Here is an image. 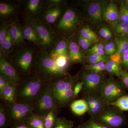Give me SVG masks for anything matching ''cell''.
Masks as SVG:
<instances>
[{
	"label": "cell",
	"instance_id": "cell-1",
	"mask_svg": "<svg viewBox=\"0 0 128 128\" xmlns=\"http://www.w3.org/2000/svg\"><path fill=\"white\" fill-rule=\"evenodd\" d=\"M49 82L36 72L21 79L16 86V102L34 105L42 90Z\"/></svg>",
	"mask_w": 128,
	"mask_h": 128
},
{
	"label": "cell",
	"instance_id": "cell-2",
	"mask_svg": "<svg viewBox=\"0 0 128 128\" xmlns=\"http://www.w3.org/2000/svg\"><path fill=\"white\" fill-rule=\"evenodd\" d=\"M78 81L77 76H67L50 81L52 92L58 108L70 106L75 100L74 89Z\"/></svg>",
	"mask_w": 128,
	"mask_h": 128
},
{
	"label": "cell",
	"instance_id": "cell-3",
	"mask_svg": "<svg viewBox=\"0 0 128 128\" xmlns=\"http://www.w3.org/2000/svg\"><path fill=\"white\" fill-rule=\"evenodd\" d=\"M36 73L50 82L68 75L66 70L60 68L50 56L41 54L36 64Z\"/></svg>",
	"mask_w": 128,
	"mask_h": 128
},
{
	"label": "cell",
	"instance_id": "cell-4",
	"mask_svg": "<svg viewBox=\"0 0 128 128\" xmlns=\"http://www.w3.org/2000/svg\"><path fill=\"white\" fill-rule=\"evenodd\" d=\"M94 119L108 128H120L126 122L122 111L112 105L104 108Z\"/></svg>",
	"mask_w": 128,
	"mask_h": 128
},
{
	"label": "cell",
	"instance_id": "cell-5",
	"mask_svg": "<svg viewBox=\"0 0 128 128\" xmlns=\"http://www.w3.org/2000/svg\"><path fill=\"white\" fill-rule=\"evenodd\" d=\"M9 126L27 122V121L34 113V105L16 102L6 105Z\"/></svg>",
	"mask_w": 128,
	"mask_h": 128
},
{
	"label": "cell",
	"instance_id": "cell-6",
	"mask_svg": "<svg viewBox=\"0 0 128 128\" xmlns=\"http://www.w3.org/2000/svg\"><path fill=\"white\" fill-rule=\"evenodd\" d=\"M50 82L42 90L34 105V113L35 114L44 116L50 110L58 108L53 96Z\"/></svg>",
	"mask_w": 128,
	"mask_h": 128
},
{
	"label": "cell",
	"instance_id": "cell-7",
	"mask_svg": "<svg viewBox=\"0 0 128 128\" xmlns=\"http://www.w3.org/2000/svg\"><path fill=\"white\" fill-rule=\"evenodd\" d=\"M100 95L108 105L126 94L124 88L121 82L111 76L105 80Z\"/></svg>",
	"mask_w": 128,
	"mask_h": 128
},
{
	"label": "cell",
	"instance_id": "cell-8",
	"mask_svg": "<svg viewBox=\"0 0 128 128\" xmlns=\"http://www.w3.org/2000/svg\"><path fill=\"white\" fill-rule=\"evenodd\" d=\"M106 79L100 74L93 72H84L82 75L83 82V95L100 94V92Z\"/></svg>",
	"mask_w": 128,
	"mask_h": 128
},
{
	"label": "cell",
	"instance_id": "cell-9",
	"mask_svg": "<svg viewBox=\"0 0 128 128\" xmlns=\"http://www.w3.org/2000/svg\"><path fill=\"white\" fill-rule=\"evenodd\" d=\"M33 61V52L32 50L26 48L21 49L14 57L15 68L23 74H30Z\"/></svg>",
	"mask_w": 128,
	"mask_h": 128
},
{
	"label": "cell",
	"instance_id": "cell-10",
	"mask_svg": "<svg viewBox=\"0 0 128 128\" xmlns=\"http://www.w3.org/2000/svg\"><path fill=\"white\" fill-rule=\"evenodd\" d=\"M30 24L34 28L39 41V44L45 49L48 48L54 42V36L45 25L40 22L32 20Z\"/></svg>",
	"mask_w": 128,
	"mask_h": 128
},
{
	"label": "cell",
	"instance_id": "cell-11",
	"mask_svg": "<svg viewBox=\"0 0 128 128\" xmlns=\"http://www.w3.org/2000/svg\"><path fill=\"white\" fill-rule=\"evenodd\" d=\"M83 98L87 102L88 113L92 118H95L104 108L108 105L100 94H84Z\"/></svg>",
	"mask_w": 128,
	"mask_h": 128
},
{
	"label": "cell",
	"instance_id": "cell-12",
	"mask_svg": "<svg viewBox=\"0 0 128 128\" xmlns=\"http://www.w3.org/2000/svg\"><path fill=\"white\" fill-rule=\"evenodd\" d=\"M79 22L78 16L71 9L66 10L60 20L57 28L63 32H69L75 28Z\"/></svg>",
	"mask_w": 128,
	"mask_h": 128
},
{
	"label": "cell",
	"instance_id": "cell-13",
	"mask_svg": "<svg viewBox=\"0 0 128 128\" xmlns=\"http://www.w3.org/2000/svg\"><path fill=\"white\" fill-rule=\"evenodd\" d=\"M0 73L11 84L17 86L20 81L16 70L4 57L0 59Z\"/></svg>",
	"mask_w": 128,
	"mask_h": 128
},
{
	"label": "cell",
	"instance_id": "cell-14",
	"mask_svg": "<svg viewBox=\"0 0 128 128\" xmlns=\"http://www.w3.org/2000/svg\"><path fill=\"white\" fill-rule=\"evenodd\" d=\"M106 7L105 3L102 2H92L89 5L88 13L92 22L98 23L102 20Z\"/></svg>",
	"mask_w": 128,
	"mask_h": 128
},
{
	"label": "cell",
	"instance_id": "cell-15",
	"mask_svg": "<svg viewBox=\"0 0 128 128\" xmlns=\"http://www.w3.org/2000/svg\"><path fill=\"white\" fill-rule=\"evenodd\" d=\"M17 86L10 83L0 93L1 99L5 105H11L16 102Z\"/></svg>",
	"mask_w": 128,
	"mask_h": 128
},
{
	"label": "cell",
	"instance_id": "cell-16",
	"mask_svg": "<svg viewBox=\"0 0 128 128\" xmlns=\"http://www.w3.org/2000/svg\"><path fill=\"white\" fill-rule=\"evenodd\" d=\"M119 11L116 4L112 2L105 8L103 18L110 22H115L119 19Z\"/></svg>",
	"mask_w": 128,
	"mask_h": 128
},
{
	"label": "cell",
	"instance_id": "cell-17",
	"mask_svg": "<svg viewBox=\"0 0 128 128\" xmlns=\"http://www.w3.org/2000/svg\"><path fill=\"white\" fill-rule=\"evenodd\" d=\"M10 32L14 44L20 45L24 43L23 30L20 25L17 22H14L10 27Z\"/></svg>",
	"mask_w": 128,
	"mask_h": 128
},
{
	"label": "cell",
	"instance_id": "cell-18",
	"mask_svg": "<svg viewBox=\"0 0 128 128\" xmlns=\"http://www.w3.org/2000/svg\"><path fill=\"white\" fill-rule=\"evenodd\" d=\"M70 106L73 113L78 116H81L88 112V105L83 98L75 100L72 102Z\"/></svg>",
	"mask_w": 128,
	"mask_h": 128
},
{
	"label": "cell",
	"instance_id": "cell-19",
	"mask_svg": "<svg viewBox=\"0 0 128 128\" xmlns=\"http://www.w3.org/2000/svg\"><path fill=\"white\" fill-rule=\"evenodd\" d=\"M69 58L73 63H81L83 60V56L77 44L71 41L69 44Z\"/></svg>",
	"mask_w": 128,
	"mask_h": 128
},
{
	"label": "cell",
	"instance_id": "cell-20",
	"mask_svg": "<svg viewBox=\"0 0 128 128\" xmlns=\"http://www.w3.org/2000/svg\"><path fill=\"white\" fill-rule=\"evenodd\" d=\"M67 42L65 40L59 41L53 49L50 54V57L56 60L60 56H67L68 54Z\"/></svg>",
	"mask_w": 128,
	"mask_h": 128
},
{
	"label": "cell",
	"instance_id": "cell-21",
	"mask_svg": "<svg viewBox=\"0 0 128 128\" xmlns=\"http://www.w3.org/2000/svg\"><path fill=\"white\" fill-rule=\"evenodd\" d=\"M59 108H54L46 114L44 116V128H54L58 119Z\"/></svg>",
	"mask_w": 128,
	"mask_h": 128
},
{
	"label": "cell",
	"instance_id": "cell-22",
	"mask_svg": "<svg viewBox=\"0 0 128 128\" xmlns=\"http://www.w3.org/2000/svg\"><path fill=\"white\" fill-rule=\"evenodd\" d=\"M24 39L31 41L36 44H39L36 32L31 24L25 25L22 28Z\"/></svg>",
	"mask_w": 128,
	"mask_h": 128
},
{
	"label": "cell",
	"instance_id": "cell-23",
	"mask_svg": "<svg viewBox=\"0 0 128 128\" xmlns=\"http://www.w3.org/2000/svg\"><path fill=\"white\" fill-rule=\"evenodd\" d=\"M106 71L110 75L115 76L120 78L124 70L121 64L109 60L106 62Z\"/></svg>",
	"mask_w": 128,
	"mask_h": 128
},
{
	"label": "cell",
	"instance_id": "cell-24",
	"mask_svg": "<svg viewBox=\"0 0 128 128\" xmlns=\"http://www.w3.org/2000/svg\"><path fill=\"white\" fill-rule=\"evenodd\" d=\"M61 10L60 8L56 7L49 9L44 15V19L49 24H53L56 22L60 16Z\"/></svg>",
	"mask_w": 128,
	"mask_h": 128
},
{
	"label": "cell",
	"instance_id": "cell-25",
	"mask_svg": "<svg viewBox=\"0 0 128 128\" xmlns=\"http://www.w3.org/2000/svg\"><path fill=\"white\" fill-rule=\"evenodd\" d=\"M27 123L32 128H45L44 116L34 113L28 118Z\"/></svg>",
	"mask_w": 128,
	"mask_h": 128
},
{
	"label": "cell",
	"instance_id": "cell-26",
	"mask_svg": "<svg viewBox=\"0 0 128 128\" xmlns=\"http://www.w3.org/2000/svg\"><path fill=\"white\" fill-rule=\"evenodd\" d=\"M116 46L117 50L116 52L119 54L122 58L128 50V37L120 36L116 40Z\"/></svg>",
	"mask_w": 128,
	"mask_h": 128
},
{
	"label": "cell",
	"instance_id": "cell-27",
	"mask_svg": "<svg viewBox=\"0 0 128 128\" xmlns=\"http://www.w3.org/2000/svg\"><path fill=\"white\" fill-rule=\"evenodd\" d=\"M14 44V41L10 32V28L9 27L6 36L0 46L3 52L8 54L12 50Z\"/></svg>",
	"mask_w": 128,
	"mask_h": 128
},
{
	"label": "cell",
	"instance_id": "cell-28",
	"mask_svg": "<svg viewBox=\"0 0 128 128\" xmlns=\"http://www.w3.org/2000/svg\"><path fill=\"white\" fill-rule=\"evenodd\" d=\"M85 68L89 72H93L101 74L106 71V62L102 61L98 64L85 66Z\"/></svg>",
	"mask_w": 128,
	"mask_h": 128
},
{
	"label": "cell",
	"instance_id": "cell-29",
	"mask_svg": "<svg viewBox=\"0 0 128 128\" xmlns=\"http://www.w3.org/2000/svg\"><path fill=\"white\" fill-rule=\"evenodd\" d=\"M108 105L114 106L122 111H128V95L126 94L122 96Z\"/></svg>",
	"mask_w": 128,
	"mask_h": 128
},
{
	"label": "cell",
	"instance_id": "cell-30",
	"mask_svg": "<svg viewBox=\"0 0 128 128\" xmlns=\"http://www.w3.org/2000/svg\"><path fill=\"white\" fill-rule=\"evenodd\" d=\"M80 34L92 42H97L98 39L97 34L89 28H82L80 31Z\"/></svg>",
	"mask_w": 128,
	"mask_h": 128
},
{
	"label": "cell",
	"instance_id": "cell-31",
	"mask_svg": "<svg viewBox=\"0 0 128 128\" xmlns=\"http://www.w3.org/2000/svg\"><path fill=\"white\" fill-rule=\"evenodd\" d=\"M114 30L116 34L120 36L128 37V24L120 22L115 24Z\"/></svg>",
	"mask_w": 128,
	"mask_h": 128
},
{
	"label": "cell",
	"instance_id": "cell-32",
	"mask_svg": "<svg viewBox=\"0 0 128 128\" xmlns=\"http://www.w3.org/2000/svg\"><path fill=\"white\" fill-rule=\"evenodd\" d=\"M9 126V120L5 105H0V128H7Z\"/></svg>",
	"mask_w": 128,
	"mask_h": 128
},
{
	"label": "cell",
	"instance_id": "cell-33",
	"mask_svg": "<svg viewBox=\"0 0 128 128\" xmlns=\"http://www.w3.org/2000/svg\"><path fill=\"white\" fill-rule=\"evenodd\" d=\"M41 6V1L30 0L28 2L26 8L28 11L31 14H36L38 12Z\"/></svg>",
	"mask_w": 128,
	"mask_h": 128
},
{
	"label": "cell",
	"instance_id": "cell-34",
	"mask_svg": "<svg viewBox=\"0 0 128 128\" xmlns=\"http://www.w3.org/2000/svg\"><path fill=\"white\" fill-rule=\"evenodd\" d=\"M108 58V57L105 56H100L94 54L89 55L88 57L86 62L89 64H98L102 61L107 62L109 60Z\"/></svg>",
	"mask_w": 128,
	"mask_h": 128
},
{
	"label": "cell",
	"instance_id": "cell-35",
	"mask_svg": "<svg viewBox=\"0 0 128 128\" xmlns=\"http://www.w3.org/2000/svg\"><path fill=\"white\" fill-rule=\"evenodd\" d=\"M76 128H108L97 122L94 118H90L87 121L80 124Z\"/></svg>",
	"mask_w": 128,
	"mask_h": 128
},
{
	"label": "cell",
	"instance_id": "cell-36",
	"mask_svg": "<svg viewBox=\"0 0 128 128\" xmlns=\"http://www.w3.org/2000/svg\"><path fill=\"white\" fill-rule=\"evenodd\" d=\"M74 122L64 117H58L54 128H73Z\"/></svg>",
	"mask_w": 128,
	"mask_h": 128
},
{
	"label": "cell",
	"instance_id": "cell-37",
	"mask_svg": "<svg viewBox=\"0 0 128 128\" xmlns=\"http://www.w3.org/2000/svg\"><path fill=\"white\" fill-rule=\"evenodd\" d=\"M119 20L120 22L128 24V6L122 4L119 11Z\"/></svg>",
	"mask_w": 128,
	"mask_h": 128
},
{
	"label": "cell",
	"instance_id": "cell-38",
	"mask_svg": "<svg viewBox=\"0 0 128 128\" xmlns=\"http://www.w3.org/2000/svg\"><path fill=\"white\" fill-rule=\"evenodd\" d=\"M14 7L12 5L6 3L0 4V15L1 16H6L12 14L14 12Z\"/></svg>",
	"mask_w": 128,
	"mask_h": 128
},
{
	"label": "cell",
	"instance_id": "cell-39",
	"mask_svg": "<svg viewBox=\"0 0 128 128\" xmlns=\"http://www.w3.org/2000/svg\"><path fill=\"white\" fill-rule=\"evenodd\" d=\"M87 53L89 55L96 54L100 56H104L105 51L104 46L102 44H98L87 50Z\"/></svg>",
	"mask_w": 128,
	"mask_h": 128
},
{
	"label": "cell",
	"instance_id": "cell-40",
	"mask_svg": "<svg viewBox=\"0 0 128 128\" xmlns=\"http://www.w3.org/2000/svg\"><path fill=\"white\" fill-rule=\"evenodd\" d=\"M69 59L68 56L62 55L58 57L55 60L60 67L66 70L69 65Z\"/></svg>",
	"mask_w": 128,
	"mask_h": 128
},
{
	"label": "cell",
	"instance_id": "cell-41",
	"mask_svg": "<svg viewBox=\"0 0 128 128\" xmlns=\"http://www.w3.org/2000/svg\"><path fill=\"white\" fill-rule=\"evenodd\" d=\"M78 43L80 46L83 50H86L91 46L92 42L85 38L80 34L78 37Z\"/></svg>",
	"mask_w": 128,
	"mask_h": 128
},
{
	"label": "cell",
	"instance_id": "cell-42",
	"mask_svg": "<svg viewBox=\"0 0 128 128\" xmlns=\"http://www.w3.org/2000/svg\"><path fill=\"white\" fill-rule=\"evenodd\" d=\"M121 80V83L124 88L128 89V72L124 71L120 77Z\"/></svg>",
	"mask_w": 128,
	"mask_h": 128
},
{
	"label": "cell",
	"instance_id": "cell-43",
	"mask_svg": "<svg viewBox=\"0 0 128 128\" xmlns=\"http://www.w3.org/2000/svg\"><path fill=\"white\" fill-rule=\"evenodd\" d=\"M10 83L6 76L0 74V93Z\"/></svg>",
	"mask_w": 128,
	"mask_h": 128
},
{
	"label": "cell",
	"instance_id": "cell-44",
	"mask_svg": "<svg viewBox=\"0 0 128 128\" xmlns=\"http://www.w3.org/2000/svg\"><path fill=\"white\" fill-rule=\"evenodd\" d=\"M8 28V26L3 25L1 26L0 29V44L1 45L7 34Z\"/></svg>",
	"mask_w": 128,
	"mask_h": 128
},
{
	"label": "cell",
	"instance_id": "cell-45",
	"mask_svg": "<svg viewBox=\"0 0 128 128\" xmlns=\"http://www.w3.org/2000/svg\"><path fill=\"white\" fill-rule=\"evenodd\" d=\"M83 86V82L82 80L78 81L76 84L74 89V96L75 98H76L78 96L80 92L82 90Z\"/></svg>",
	"mask_w": 128,
	"mask_h": 128
},
{
	"label": "cell",
	"instance_id": "cell-46",
	"mask_svg": "<svg viewBox=\"0 0 128 128\" xmlns=\"http://www.w3.org/2000/svg\"><path fill=\"white\" fill-rule=\"evenodd\" d=\"M122 57L118 53L116 52L112 55L110 56L109 58L110 60L121 64L122 63Z\"/></svg>",
	"mask_w": 128,
	"mask_h": 128
},
{
	"label": "cell",
	"instance_id": "cell-47",
	"mask_svg": "<svg viewBox=\"0 0 128 128\" xmlns=\"http://www.w3.org/2000/svg\"><path fill=\"white\" fill-rule=\"evenodd\" d=\"M121 66L128 71V50L122 57Z\"/></svg>",
	"mask_w": 128,
	"mask_h": 128
},
{
	"label": "cell",
	"instance_id": "cell-48",
	"mask_svg": "<svg viewBox=\"0 0 128 128\" xmlns=\"http://www.w3.org/2000/svg\"><path fill=\"white\" fill-rule=\"evenodd\" d=\"M10 128H32L27 122L15 124L11 126Z\"/></svg>",
	"mask_w": 128,
	"mask_h": 128
},
{
	"label": "cell",
	"instance_id": "cell-49",
	"mask_svg": "<svg viewBox=\"0 0 128 128\" xmlns=\"http://www.w3.org/2000/svg\"><path fill=\"white\" fill-rule=\"evenodd\" d=\"M109 30V29L108 28L106 27L102 28L99 31V34L102 37L105 38Z\"/></svg>",
	"mask_w": 128,
	"mask_h": 128
},
{
	"label": "cell",
	"instance_id": "cell-50",
	"mask_svg": "<svg viewBox=\"0 0 128 128\" xmlns=\"http://www.w3.org/2000/svg\"><path fill=\"white\" fill-rule=\"evenodd\" d=\"M112 32H111L110 30H109L105 38V39L106 40H109L112 38Z\"/></svg>",
	"mask_w": 128,
	"mask_h": 128
},
{
	"label": "cell",
	"instance_id": "cell-51",
	"mask_svg": "<svg viewBox=\"0 0 128 128\" xmlns=\"http://www.w3.org/2000/svg\"><path fill=\"white\" fill-rule=\"evenodd\" d=\"M62 2V1L60 0H52L50 1L49 2L51 3V4H58Z\"/></svg>",
	"mask_w": 128,
	"mask_h": 128
},
{
	"label": "cell",
	"instance_id": "cell-52",
	"mask_svg": "<svg viewBox=\"0 0 128 128\" xmlns=\"http://www.w3.org/2000/svg\"><path fill=\"white\" fill-rule=\"evenodd\" d=\"M124 2H125V4L128 6V0H125V1H124Z\"/></svg>",
	"mask_w": 128,
	"mask_h": 128
}]
</instances>
